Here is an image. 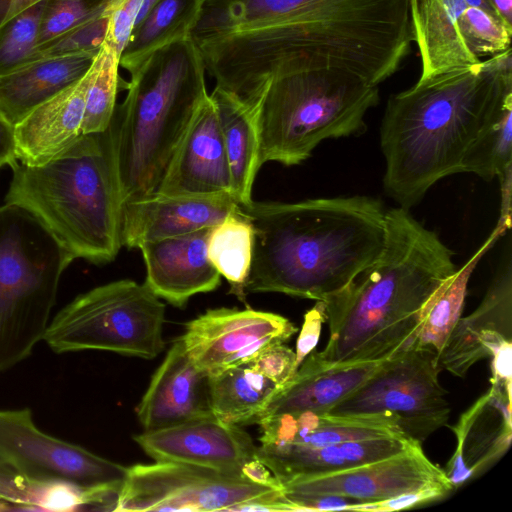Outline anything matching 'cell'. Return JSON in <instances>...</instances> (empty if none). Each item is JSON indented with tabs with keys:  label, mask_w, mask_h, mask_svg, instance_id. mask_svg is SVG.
<instances>
[{
	"label": "cell",
	"mask_w": 512,
	"mask_h": 512,
	"mask_svg": "<svg viewBox=\"0 0 512 512\" xmlns=\"http://www.w3.org/2000/svg\"><path fill=\"white\" fill-rule=\"evenodd\" d=\"M273 25L240 32L234 57L259 84L279 73L331 70L378 86L412 40L409 0H270Z\"/></svg>",
	"instance_id": "1"
},
{
	"label": "cell",
	"mask_w": 512,
	"mask_h": 512,
	"mask_svg": "<svg viewBox=\"0 0 512 512\" xmlns=\"http://www.w3.org/2000/svg\"><path fill=\"white\" fill-rule=\"evenodd\" d=\"M512 95L511 48L391 95L380 129L384 190L402 208L462 172L465 155Z\"/></svg>",
	"instance_id": "2"
},
{
	"label": "cell",
	"mask_w": 512,
	"mask_h": 512,
	"mask_svg": "<svg viewBox=\"0 0 512 512\" xmlns=\"http://www.w3.org/2000/svg\"><path fill=\"white\" fill-rule=\"evenodd\" d=\"M239 209L255 234L245 293L324 301L375 260L385 241L386 210L370 196L252 200Z\"/></svg>",
	"instance_id": "3"
},
{
	"label": "cell",
	"mask_w": 512,
	"mask_h": 512,
	"mask_svg": "<svg viewBox=\"0 0 512 512\" xmlns=\"http://www.w3.org/2000/svg\"><path fill=\"white\" fill-rule=\"evenodd\" d=\"M456 271L453 252L409 212L386 210L380 254L324 300L330 337L320 355L333 362L383 361L409 349L424 305Z\"/></svg>",
	"instance_id": "4"
},
{
	"label": "cell",
	"mask_w": 512,
	"mask_h": 512,
	"mask_svg": "<svg viewBox=\"0 0 512 512\" xmlns=\"http://www.w3.org/2000/svg\"><path fill=\"white\" fill-rule=\"evenodd\" d=\"M5 197L31 212L73 259H115L121 246L123 200L110 126L82 134L40 165L18 162Z\"/></svg>",
	"instance_id": "5"
},
{
	"label": "cell",
	"mask_w": 512,
	"mask_h": 512,
	"mask_svg": "<svg viewBox=\"0 0 512 512\" xmlns=\"http://www.w3.org/2000/svg\"><path fill=\"white\" fill-rule=\"evenodd\" d=\"M192 38L150 54L130 73L110 123L123 203L155 193L196 109L208 94Z\"/></svg>",
	"instance_id": "6"
},
{
	"label": "cell",
	"mask_w": 512,
	"mask_h": 512,
	"mask_svg": "<svg viewBox=\"0 0 512 512\" xmlns=\"http://www.w3.org/2000/svg\"><path fill=\"white\" fill-rule=\"evenodd\" d=\"M380 100L378 86L331 70L273 75L258 110L260 160L285 166L308 159L324 140L365 131L366 113Z\"/></svg>",
	"instance_id": "7"
},
{
	"label": "cell",
	"mask_w": 512,
	"mask_h": 512,
	"mask_svg": "<svg viewBox=\"0 0 512 512\" xmlns=\"http://www.w3.org/2000/svg\"><path fill=\"white\" fill-rule=\"evenodd\" d=\"M73 260L27 209L0 207V372L44 339L60 277Z\"/></svg>",
	"instance_id": "8"
},
{
	"label": "cell",
	"mask_w": 512,
	"mask_h": 512,
	"mask_svg": "<svg viewBox=\"0 0 512 512\" xmlns=\"http://www.w3.org/2000/svg\"><path fill=\"white\" fill-rule=\"evenodd\" d=\"M165 304L145 283L123 279L76 297L49 323L44 341L55 353L106 350L152 359L165 347Z\"/></svg>",
	"instance_id": "9"
},
{
	"label": "cell",
	"mask_w": 512,
	"mask_h": 512,
	"mask_svg": "<svg viewBox=\"0 0 512 512\" xmlns=\"http://www.w3.org/2000/svg\"><path fill=\"white\" fill-rule=\"evenodd\" d=\"M114 511H289L281 488L244 476L175 463L128 467Z\"/></svg>",
	"instance_id": "10"
},
{
	"label": "cell",
	"mask_w": 512,
	"mask_h": 512,
	"mask_svg": "<svg viewBox=\"0 0 512 512\" xmlns=\"http://www.w3.org/2000/svg\"><path fill=\"white\" fill-rule=\"evenodd\" d=\"M440 371L434 353L407 349L384 360L371 377L328 413L386 418L407 440L422 445L447 425L450 417Z\"/></svg>",
	"instance_id": "11"
},
{
	"label": "cell",
	"mask_w": 512,
	"mask_h": 512,
	"mask_svg": "<svg viewBox=\"0 0 512 512\" xmlns=\"http://www.w3.org/2000/svg\"><path fill=\"white\" fill-rule=\"evenodd\" d=\"M0 464L31 480H65L118 499L128 467L39 430L30 409L0 410Z\"/></svg>",
	"instance_id": "12"
},
{
	"label": "cell",
	"mask_w": 512,
	"mask_h": 512,
	"mask_svg": "<svg viewBox=\"0 0 512 512\" xmlns=\"http://www.w3.org/2000/svg\"><path fill=\"white\" fill-rule=\"evenodd\" d=\"M258 458L283 484L292 480L314 453L352 440L402 434L390 420L373 416H339L328 412L300 411L260 419ZM404 437V436H403Z\"/></svg>",
	"instance_id": "13"
},
{
	"label": "cell",
	"mask_w": 512,
	"mask_h": 512,
	"mask_svg": "<svg viewBox=\"0 0 512 512\" xmlns=\"http://www.w3.org/2000/svg\"><path fill=\"white\" fill-rule=\"evenodd\" d=\"M296 332L297 327L279 314L217 308L186 323L180 339L193 364L211 377L253 361Z\"/></svg>",
	"instance_id": "14"
},
{
	"label": "cell",
	"mask_w": 512,
	"mask_h": 512,
	"mask_svg": "<svg viewBox=\"0 0 512 512\" xmlns=\"http://www.w3.org/2000/svg\"><path fill=\"white\" fill-rule=\"evenodd\" d=\"M429 487L453 489L443 469L427 458L421 444L413 443L387 458L330 474L285 482L281 484V491L285 501L330 494L364 504Z\"/></svg>",
	"instance_id": "15"
},
{
	"label": "cell",
	"mask_w": 512,
	"mask_h": 512,
	"mask_svg": "<svg viewBox=\"0 0 512 512\" xmlns=\"http://www.w3.org/2000/svg\"><path fill=\"white\" fill-rule=\"evenodd\" d=\"M134 441L152 459L242 475L243 466L258 457L257 446L239 425L215 416L135 435Z\"/></svg>",
	"instance_id": "16"
},
{
	"label": "cell",
	"mask_w": 512,
	"mask_h": 512,
	"mask_svg": "<svg viewBox=\"0 0 512 512\" xmlns=\"http://www.w3.org/2000/svg\"><path fill=\"white\" fill-rule=\"evenodd\" d=\"M156 192L167 195H232L217 108L210 94L196 109Z\"/></svg>",
	"instance_id": "17"
},
{
	"label": "cell",
	"mask_w": 512,
	"mask_h": 512,
	"mask_svg": "<svg viewBox=\"0 0 512 512\" xmlns=\"http://www.w3.org/2000/svg\"><path fill=\"white\" fill-rule=\"evenodd\" d=\"M239 205L229 193L167 195L152 193L123 203L121 242L127 248L142 243L212 228Z\"/></svg>",
	"instance_id": "18"
},
{
	"label": "cell",
	"mask_w": 512,
	"mask_h": 512,
	"mask_svg": "<svg viewBox=\"0 0 512 512\" xmlns=\"http://www.w3.org/2000/svg\"><path fill=\"white\" fill-rule=\"evenodd\" d=\"M511 383L491 380L490 389L452 427L457 447L443 471L453 489L479 475L508 449Z\"/></svg>",
	"instance_id": "19"
},
{
	"label": "cell",
	"mask_w": 512,
	"mask_h": 512,
	"mask_svg": "<svg viewBox=\"0 0 512 512\" xmlns=\"http://www.w3.org/2000/svg\"><path fill=\"white\" fill-rule=\"evenodd\" d=\"M136 411L144 431L214 416L209 376L193 364L180 338L152 376Z\"/></svg>",
	"instance_id": "20"
},
{
	"label": "cell",
	"mask_w": 512,
	"mask_h": 512,
	"mask_svg": "<svg viewBox=\"0 0 512 512\" xmlns=\"http://www.w3.org/2000/svg\"><path fill=\"white\" fill-rule=\"evenodd\" d=\"M211 228L142 243L146 286L160 299L182 307L194 295L215 290L221 275L207 257Z\"/></svg>",
	"instance_id": "21"
},
{
	"label": "cell",
	"mask_w": 512,
	"mask_h": 512,
	"mask_svg": "<svg viewBox=\"0 0 512 512\" xmlns=\"http://www.w3.org/2000/svg\"><path fill=\"white\" fill-rule=\"evenodd\" d=\"M383 361L333 362L314 349L293 376L278 387L254 423L283 413L328 412L371 377Z\"/></svg>",
	"instance_id": "22"
},
{
	"label": "cell",
	"mask_w": 512,
	"mask_h": 512,
	"mask_svg": "<svg viewBox=\"0 0 512 512\" xmlns=\"http://www.w3.org/2000/svg\"><path fill=\"white\" fill-rule=\"evenodd\" d=\"M90 70L77 83L39 105L15 125L16 152L20 163L43 164L82 135Z\"/></svg>",
	"instance_id": "23"
},
{
	"label": "cell",
	"mask_w": 512,
	"mask_h": 512,
	"mask_svg": "<svg viewBox=\"0 0 512 512\" xmlns=\"http://www.w3.org/2000/svg\"><path fill=\"white\" fill-rule=\"evenodd\" d=\"M466 7L464 0H409L412 40L421 60L419 82L481 62L460 33L459 19Z\"/></svg>",
	"instance_id": "24"
},
{
	"label": "cell",
	"mask_w": 512,
	"mask_h": 512,
	"mask_svg": "<svg viewBox=\"0 0 512 512\" xmlns=\"http://www.w3.org/2000/svg\"><path fill=\"white\" fill-rule=\"evenodd\" d=\"M97 55L38 58L1 76L0 113L15 126L39 105L82 79Z\"/></svg>",
	"instance_id": "25"
},
{
	"label": "cell",
	"mask_w": 512,
	"mask_h": 512,
	"mask_svg": "<svg viewBox=\"0 0 512 512\" xmlns=\"http://www.w3.org/2000/svg\"><path fill=\"white\" fill-rule=\"evenodd\" d=\"M512 266L502 267L490 284L479 306L468 316L461 317L451 333L438 363L457 377L485 358L481 338L488 331L511 336L512 328Z\"/></svg>",
	"instance_id": "26"
},
{
	"label": "cell",
	"mask_w": 512,
	"mask_h": 512,
	"mask_svg": "<svg viewBox=\"0 0 512 512\" xmlns=\"http://www.w3.org/2000/svg\"><path fill=\"white\" fill-rule=\"evenodd\" d=\"M210 96L217 108L232 196L238 205H246L253 200V183L262 166L257 126L259 109L217 86Z\"/></svg>",
	"instance_id": "27"
},
{
	"label": "cell",
	"mask_w": 512,
	"mask_h": 512,
	"mask_svg": "<svg viewBox=\"0 0 512 512\" xmlns=\"http://www.w3.org/2000/svg\"><path fill=\"white\" fill-rule=\"evenodd\" d=\"M506 230L497 223L480 249L434 291L424 305L420 330L409 349L427 350L439 358L453 329L462 317L467 286L474 268Z\"/></svg>",
	"instance_id": "28"
},
{
	"label": "cell",
	"mask_w": 512,
	"mask_h": 512,
	"mask_svg": "<svg viewBox=\"0 0 512 512\" xmlns=\"http://www.w3.org/2000/svg\"><path fill=\"white\" fill-rule=\"evenodd\" d=\"M203 0H157L135 25L119 65L132 73L156 50L187 38L196 25Z\"/></svg>",
	"instance_id": "29"
},
{
	"label": "cell",
	"mask_w": 512,
	"mask_h": 512,
	"mask_svg": "<svg viewBox=\"0 0 512 512\" xmlns=\"http://www.w3.org/2000/svg\"><path fill=\"white\" fill-rule=\"evenodd\" d=\"M277 389L251 362L227 369L209 377L212 413L227 424H253Z\"/></svg>",
	"instance_id": "30"
},
{
	"label": "cell",
	"mask_w": 512,
	"mask_h": 512,
	"mask_svg": "<svg viewBox=\"0 0 512 512\" xmlns=\"http://www.w3.org/2000/svg\"><path fill=\"white\" fill-rule=\"evenodd\" d=\"M254 228L240 209L213 226L207 238L210 263L230 284V293L245 298V283L254 250Z\"/></svg>",
	"instance_id": "31"
},
{
	"label": "cell",
	"mask_w": 512,
	"mask_h": 512,
	"mask_svg": "<svg viewBox=\"0 0 512 512\" xmlns=\"http://www.w3.org/2000/svg\"><path fill=\"white\" fill-rule=\"evenodd\" d=\"M512 167V95L479 133L468 149L462 172L491 181Z\"/></svg>",
	"instance_id": "32"
},
{
	"label": "cell",
	"mask_w": 512,
	"mask_h": 512,
	"mask_svg": "<svg viewBox=\"0 0 512 512\" xmlns=\"http://www.w3.org/2000/svg\"><path fill=\"white\" fill-rule=\"evenodd\" d=\"M119 67V57L105 43L91 66L82 134L104 132L110 126L118 90L127 86L121 85Z\"/></svg>",
	"instance_id": "33"
},
{
	"label": "cell",
	"mask_w": 512,
	"mask_h": 512,
	"mask_svg": "<svg viewBox=\"0 0 512 512\" xmlns=\"http://www.w3.org/2000/svg\"><path fill=\"white\" fill-rule=\"evenodd\" d=\"M41 1L0 28V77L32 61L39 41Z\"/></svg>",
	"instance_id": "34"
},
{
	"label": "cell",
	"mask_w": 512,
	"mask_h": 512,
	"mask_svg": "<svg viewBox=\"0 0 512 512\" xmlns=\"http://www.w3.org/2000/svg\"><path fill=\"white\" fill-rule=\"evenodd\" d=\"M459 29L466 47L478 59L511 48L512 28L482 9L466 7L459 19Z\"/></svg>",
	"instance_id": "35"
},
{
	"label": "cell",
	"mask_w": 512,
	"mask_h": 512,
	"mask_svg": "<svg viewBox=\"0 0 512 512\" xmlns=\"http://www.w3.org/2000/svg\"><path fill=\"white\" fill-rule=\"evenodd\" d=\"M111 6L112 4L97 17L37 45L32 60L44 57L99 54L106 42Z\"/></svg>",
	"instance_id": "36"
},
{
	"label": "cell",
	"mask_w": 512,
	"mask_h": 512,
	"mask_svg": "<svg viewBox=\"0 0 512 512\" xmlns=\"http://www.w3.org/2000/svg\"><path fill=\"white\" fill-rule=\"evenodd\" d=\"M114 0H45L38 45L105 12Z\"/></svg>",
	"instance_id": "37"
},
{
	"label": "cell",
	"mask_w": 512,
	"mask_h": 512,
	"mask_svg": "<svg viewBox=\"0 0 512 512\" xmlns=\"http://www.w3.org/2000/svg\"><path fill=\"white\" fill-rule=\"evenodd\" d=\"M50 481L28 479L0 464V500L15 510L42 511Z\"/></svg>",
	"instance_id": "38"
},
{
	"label": "cell",
	"mask_w": 512,
	"mask_h": 512,
	"mask_svg": "<svg viewBox=\"0 0 512 512\" xmlns=\"http://www.w3.org/2000/svg\"><path fill=\"white\" fill-rule=\"evenodd\" d=\"M143 1L114 0L112 3L105 43L119 58L136 25Z\"/></svg>",
	"instance_id": "39"
},
{
	"label": "cell",
	"mask_w": 512,
	"mask_h": 512,
	"mask_svg": "<svg viewBox=\"0 0 512 512\" xmlns=\"http://www.w3.org/2000/svg\"><path fill=\"white\" fill-rule=\"evenodd\" d=\"M251 365L278 387H281L297 370L296 354L284 343H280L262 351L251 361Z\"/></svg>",
	"instance_id": "40"
},
{
	"label": "cell",
	"mask_w": 512,
	"mask_h": 512,
	"mask_svg": "<svg viewBox=\"0 0 512 512\" xmlns=\"http://www.w3.org/2000/svg\"><path fill=\"white\" fill-rule=\"evenodd\" d=\"M449 492V489L443 487H429L418 491L405 493L386 500L360 504L354 509V511H397L439 500Z\"/></svg>",
	"instance_id": "41"
},
{
	"label": "cell",
	"mask_w": 512,
	"mask_h": 512,
	"mask_svg": "<svg viewBox=\"0 0 512 512\" xmlns=\"http://www.w3.org/2000/svg\"><path fill=\"white\" fill-rule=\"evenodd\" d=\"M326 323L325 305L323 301H317L313 308L304 315L302 328L296 343L297 369L318 344L322 325Z\"/></svg>",
	"instance_id": "42"
},
{
	"label": "cell",
	"mask_w": 512,
	"mask_h": 512,
	"mask_svg": "<svg viewBox=\"0 0 512 512\" xmlns=\"http://www.w3.org/2000/svg\"><path fill=\"white\" fill-rule=\"evenodd\" d=\"M18 162L15 126L0 113V165L13 168Z\"/></svg>",
	"instance_id": "43"
},
{
	"label": "cell",
	"mask_w": 512,
	"mask_h": 512,
	"mask_svg": "<svg viewBox=\"0 0 512 512\" xmlns=\"http://www.w3.org/2000/svg\"><path fill=\"white\" fill-rule=\"evenodd\" d=\"M491 380L511 382L512 376V342L509 341L497 349L492 355Z\"/></svg>",
	"instance_id": "44"
},
{
	"label": "cell",
	"mask_w": 512,
	"mask_h": 512,
	"mask_svg": "<svg viewBox=\"0 0 512 512\" xmlns=\"http://www.w3.org/2000/svg\"><path fill=\"white\" fill-rule=\"evenodd\" d=\"M242 475L256 484L277 489L281 488L280 482L258 457L243 466Z\"/></svg>",
	"instance_id": "45"
},
{
	"label": "cell",
	"mask_w": 512,
	"mask_h": 512,
	"mask_svg": "<svg viewBox=\"0 0 512 512\" xmlns=\"http://www.w3.org/2000/svg\"><path fill=\"white\" fill-rule=\"evenodd\" d=\"M501 187V209L498 223L506 229L511 225L512 167L498 177Z\"/></svg>",
	"instance_id": "46"
},
{
	"label": "cell",
	"mask_w": 512,
	"mask_h": 512,
	"mask_svg": "<svg viewBox=\"0 0 512 512\" xmlns=\"http://www.w3.org/2000/svg\"><path fill=\"white\" fill-rule=\"evenodd\" d=\"M43 0H0V28L16 15Z\"/></svg>",
	"instance_id": "47"
},
{
	"label": "cell",
	"mask_w": 512,
	"mask_h": 512,
	"mask_svg": "<svg viewBox=\"0 0 512 512\" xmlns=\"http://www.w3.org/2000/svg\"><path fill=\"white\" fill-rule=\"evenodd\" d=\"M495 14L512 28V0H489Z\"/></svg>",
	"instance_id": "48"
},
{
	"label": "cell",
	"mask_w": 512,
	"mask_h": 512,
	"mask_svg": "<svg viewBox=\"0 0 512 512\" xmlns=\"http://www.w3.org/2000/svg\"><path fill=\"white\" fill-rule=\"evenodd\" d=\"M467 7H475L482 9L490 14L497 16L489 2V0H464Z\"/></svg>",
	"instance_id": "49"
},
{
	"label": "cell",
	"mask_w": 512,
	"mask_h": 512,
	"mask_svg": "<svg viewBox=\"0 0 512 512\" xmlns=\"http://www.w3.org/2000/svg\"><path fill=\"white\" fill-rule=\"evenodd\" d=\"M14 510L9 503L0 500V511Z\"/></svg>",
	"instance_id": "50"
},
{
	"label": "cell",
	"mask_w": 512,
	"mask_h": 512,
	"mask_svg": "<svg viewBox=\"0 0 512 512\" xmlns=\"http://www.w3.org/2000/svg\"><path fill=\"white\" fill-rule=\"evenodd\" d=\"M0 167H1V165H0Z\"/></svg>",
	"instance_id": "51"
}]
</instances>
